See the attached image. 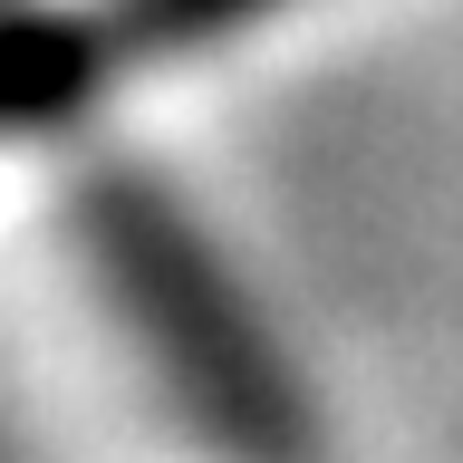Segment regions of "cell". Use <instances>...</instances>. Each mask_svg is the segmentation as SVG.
Masks as SVG:
<instances>
[{
    "label": "cell",
    "mask_w": 463,
    "mask_h": 463,
    "mask_svg": "<svg viewBox=\"0 0 463 463\" xmlns=\"http://www.w3.org/2000/svg\"><path fill=\"white\" fill-rule=\"evenodd\" d=\"M289 0H58L20 29V136H58L116 97L136 68H165L184 49H213L232 29L270 20Z\"/></svg>",
    "instance_id": "2"
},
{
    "label": "cell",
    "mask_w": 463,
    "mask_h": 463,
    "mask_svg": "<svg viewBox=\"0 0 463 463\" xmlns=\"http://www.w3.org/2000/svg\"><path fill=\"white\" fill-rule=\"evenodd\" d=\"M78 241L97 289L116 299L126 338L165 376L174 415L222 463H318V415L289 376L280 338L251 318L222 251L194 232V213L136 165H97L78 184Z\"/></svg>",
    "instance_id": "1"
}]
</instances>
